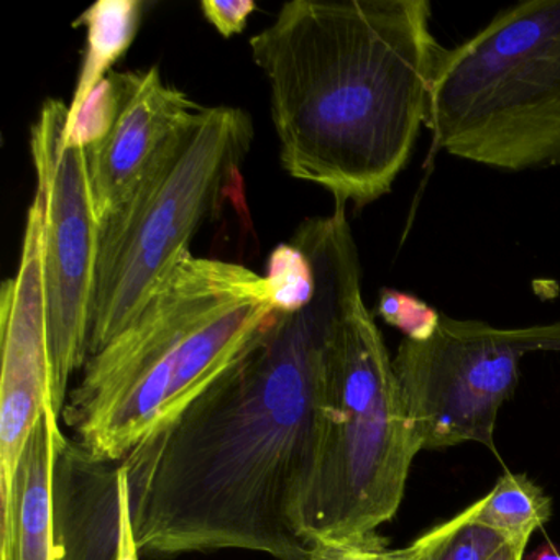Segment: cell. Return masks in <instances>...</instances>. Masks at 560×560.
<instances>
[{"label": "cell", "mask_w": 560, "mask_h": 560, "mask_svg": "<svg viewBox=\"0 0 560 560\" xmlns=\"http://www.w3.org/2000/svg\"><path fill=\"white\" fill-rule=\"evenodd\" d=\"M291 244L313 265L311 300L278 311L221 378L122 460L140 556L242 549L306 559L300 508L314 392L334 329L362 293V267L342 202L304 221Z\"/></svg>", "instance_id": "1"}, {"label": "cell", "mask_w": 560, "mask_h": 560, "mask_svg": "<svg viewBox=\"0 0 560 560\" xmlns=\"http://www.w3.org/2000/svg\"><path fill=\"white\" fill-rule=\"evenodd\" d=\"M445 48L428 0H294L250 40L291 178L357 209L392 191Z\"/></svg>", "instance_id": "2"}, {"label": "cell", "mask_w": 560, "mask_h": 560, "mask_svg": "<svg viewBox=\"0 0 560 560\" xmlns=\"http://www.w3.org/2000/svg\"><path fill=\"white\" fill-rule=\"evenodd\" d=\"M277 313L267 277L189 252L130 326L86 360L65 424L94 457L124 460L221 378Z\"/></svg>", "instance_id": "3"}, {"label": "cell", "mask_w": 560, "mask_h": 560, "mask_svg": "<svg viewBox=\"0 0 560 560\" xmlns=\"http://www.w3.org/2000/svg\"><path fill=\"white\" fill-rule=\"evenodd\" d=\"M421 451L393 359L359 293L334 329L314 392L313 464L300 508L304 537L376 533L395 517Z\"/></svg>", "instance_id": "4"}, {"label": "cell", "mask_w": 560, "mask_h": 560, "mask_svg": "<svg viewBox=\"0 0 560 560\" xmlns=\"http://www.w3.org/2000/svg\"><path fill=\"white\" fill-rule=\"evenodd\" d=\"M425 126L435 149L477 165H560V0L511 5L444 50Z\"/></svg>", "instance_id": "5"}, {"label": "cell", "mask_w": 560, "mask_h": 560, "mask_svg": "<svg viewBox=\"0 0 560 560\" xmlns=\"http://www.w3.org/2000/svg\"><path fill=\"white\" fill-rule=\"evenodd\" d=\"M254 120L241 107H201L156 156L132 195L101 224L90 353L139 316L189 254L250 153Z\"/></svg>", "instance_id": "6"}, {"label": "cell", "mask_w": 560, "mask_h": 560, "mask_svg": "<svg viewBox=\"0 0 560 560\" xmlns=\"http://www.w3.org/2000/svg\"><path fill=\"white\" fill-rule=\"evenodd\" d=\"M536 352L560 353V320L504 329L442 313L428 340H402L393 366L422 451L477 442L497 452L498 412Z\"/></svg>", "instance_id": "7"}, {"label": "cell", "mask_w": 560, "mask_h": 560, "mask_svg": "<svg viewBox=\"0 0 560 560\" xmlns=\"http://www.w3.org/2000/svg\"><path fill=\"white\" fill-rule=\"evenodd\" d=\"M70 116V104L45 101L31 132L34 198L44 214L45 301L58 416L67 405L71 376L90 353L101 238L86 149L71 140Z\"/></svg>", "instance_id": "8"}, {"label": "cell", "mask_w": 560, "mask_h": 560, "mask_svg": "<svg viewBox=\"0 0 560 560\" xmlns=\"http://www.w3.org/2000/svg\"><path fill=\"white\" fill-rule=\"evenodd\" d=\"M0 498L11 490L35 425L54 406L44 281V214L34 198L27 212L15 277L0 288Z\"/></svg>", "instance_id": "9"}, {"label": "cell", "mask_w": 560, "mask_h": 560, "mask_svg": "<svg viewBox=\"0 0 560 560\" xmlns=\"http://www.w3.org/2000/svg\"><path fill=\"white\" fill-rule=\"evenodd\" d=\"M116 77L120 91L116 119L97 142L86 147L101 224L119 211L166 143L202 107L165 83L159 67Z\"/></svg>", "instance_id": "10"}, {"label": "cell", "mask_w": 560, "mask_h": 560, "mask_svg": "<svg viewBox=\"0 0 560 560\" xmlns=\"http://www.w3.org/2000/svg\"><path fill=\"white\" fill-rule=\"evenodd\" d=\"M127 494L122 460L94 457L63 435L51 474L57 560H119Z\"/></svg>", "instance_id": "11"}, {"label": "cell", "mask_w": 560, "mask_h": 560, "mask_svg": "<svg viewBox=\"0 0 560 560\" xmlns=\"http://www.w3.org/2000/svg\"><path fill=\"white\" fill-rule=\"evenodd\" d=\"M60 416L45 408L35 425L11 490L0 498V560H57L51 517V474L63 438Z\"/></svg>", "instance_id": "12"}, {"label": "cell", "mask_w": 560, "mask_h": 560, "mask_svg": "<svg viewBox=\"0 0 560 560\" xmlns=\"http://www.w3.org/2000/svg\"><path fill=\"white\" fill-rule=\"evenodd\" d=\"M139 0H101L77 21L88 32V50L80 81L70 103L71 113L80 109L94 88L109 74L110 67L132 45L142 9Z\"/></svg>", "instance_id": "13"}, {"label": "cell", "mask_w": 560, "mask_h": 560, "mask_svg": "<svg viewBox=\"0 0 560 560\" xmlns=\"http://www.w3.org/2000/svg\"><path fill=\"white\" fill-rule=\"evenodd\" d=\"M550 498L523 474H506L487 497L477 501V521L497 530L506 542L529 540L550 520Z\"/></svg>", "instance_id": "14"}, {"label": "cell", "mask_w": 560, "mask_h": 560, "mask_svg": "<svg viewBox=\"0 0 560 560\" xmlns=\"http://www.w3.org/2000/svg\"><path fill=\"white\" fill-rule=\"evenodd\" d=\"M447 530V521L425 530L415 542L401 549H389L388 540L378 533L339 539H314L304 560H432Z\"/></svg>", "instance_id": "15"}, {"label": "cell", "mask_w": 560, "mask_h": 560, "mask_svg": "<svg viewBox=\"0 0 560 560\" xmlns=\"http://www.w3.org/2000/svg\"><path fill=\"white\" fill-rule=\"evenodd\" d=\"M265 277L270 281L278 311L283 313L301 310L316 288L313 265L294 244H281L271 252Z\"/></svg>", "instance_id": "16"}, {"label": "cell", "mask_w": 560, "mask_h": 560, "mask_svg": "<svg viewBox=\"0 0 560 560\" xmlns=\"http://www.w3.org/2000/svg\"><path fill=\"white\" fill-rule=\"evenodd\" d=\"M506 542L503 536L477 521V501L447 521V530L432 560H490Z\"/></svg>", "instance_id": "17"}, {"label": "cell", "mask_w": 560, "mask_h": 560, "mask_svg": "<svg viewBox=\"0 0 560 560\" xmlns=\"http://www.w3.org/2000/svg\"><path fill=\"white\" fill-rule=\"evenodd\" d=\"M376 313L388 326L401 330L406 339L416 342L428 340L438 330L442 316L425 301L393 288L380 290Z\"/></svg>", "instance_id": "18"}, {"label": "cell", "mask_w": 560, "mask_h": 560, "mask_svg": "<svg viewBox=\"0 0 560 560\" xmlns=\"http://www.w3.org/2000/svg\"><path fill=\"white\" fill-rule=\"evenodd\" d=\"M201 11L206 21L222 37L229 38L244 32L248 19L257 11V4L252 0H205L201 2Z\"/></svg>", "instance_id": "19"}, {"label": "cell", "mask_w": 560, "mask_h": 560, "mask_svg": "<svg viewBox=\"0 0 560 560\" xmlns=\"http://www.w3.org/2000/svg\"><path fill=\"white\" fill-rule=\"evenodd\" d=\"M119 560H140L139 549L133 539L132 521H130L129 494L124 506L122 544H120Z\"/></svg>", "instance_id": "20"}, {"label": "cell", "mask_w": 560, "mask_h": 560, "mask_svg": "<svg viewBox=\"0 0 560 560\" xmlns=\"http://www.w3.org/2000/svg\"><path fill=\"white\" fill-rule=\"evenodd\" d=\"M529 540H514V542H504L490 560H523L524 549Z\"/></svg>", "instance_id": "21"}, {"label": "cell", "mask_w": 560, "mask_h": 560, "mask_svg": "<svg viewBox=\"0 0 560 560\" xmlns=\"http://www.w3.org/2000/svg\"><path fill=\"white\" fill-rule=\"evenodd\" d=\"M527 560H560V550L550 540L537 547Z\"/></svg>", "instance_id": "22"}]
</instances>
